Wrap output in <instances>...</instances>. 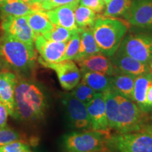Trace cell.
<instances>
[{"mask_svg": "<svg viewBox=\"0 0 152 152\" xmlns=\"http://www.w3.org/2000/svg\"><path fill=\"white\" fill-rule=\"evenodd\" d=\"M104 93L109 128L117 133L140 132L149 123V116L133 101L111 88Z\"/></svg>", "mask_w": 152, "mask_h": 152, "instance_id": "1", "label": "cell"}, {"mask_svg": "<svg viewBox=\"0 0 152 152\" xmlns=\"http://www.w3.org/2000/svg\"><path fill=\"white\" fill-rule=\"evenodd\" d=\"M17 76L14 118L30 123L40 122L45 118L49 107L45 89L31 77Z\"/></svg>", "mask_w": 152, "mask_h": 152, "instance_id": "2", "label": "cell"}, {"mask_svg": "<svg viewBox=\"0 0 152 152\" xmlns=\"http://www.w3.org/2000/svg\"><path fill=\"white\" fill-rule=\"evenodd\" d=\"M0 58L6 70L18 76L31 77L36 67L37 54L35 47L4 34L0 38Z\"/></svg>", "mask_w": 152, "mask_h": 152, "instance_id": "3", "label": "cell"}, {"mask_svg": "<svg viewBox=\"0 0 152 152\" xmlns=\"http://www.w3.org/2000/svg\"><path fill=\"white\" fill-rule=\"evenodd\" d=\"M128 21L118 18L98 16L92 30L101 52L111 58L118 49L128 31Z\"/></svg>", "mask_w": 152, "mask_h": 152, "instance_id": "4", "label": "cell"}, {"mask_svg": "<svg viewBox=\"0 0 152 152\" xmlns=\"http://www.w3.org/2000/svg\"><path fill=\"white\" fill-rule=\"evenodd\" d=\"M110 133L92 129L67 133L63 137L62 148L65 152H109L106 139Z\"/></svg>", "mask_w": 152, "mask_h": 152, "instance_id": "5", "label": "cell"}, {"mask_svg": "<svg viewBox=\"0 0 152 152\" xmlns=\"http://www.w3.org/2000/svg\"><path fill=\"white\" fill-rule=\"evenodd\" d=\"M106 147L109 152H152V135L145 131L111 132L106 137Z\"/></svg>", "mask_w": 152, "mask_h": 152, "instance_id": "6", "label": "cell"}, {"mask_svg": "<svg viewBox=\"0 0 152 152\" xmlns=\"http://www.w3.org/2000/svg\"><path fill=\"white\" fill-rule=\"evenodd\" d=\"M117 52L147 64L151 68L152 73L151 35L136 33L125 35Z\"/></svg>", "mask_w": 152, "mask_h": 152, "instance_id": "7", "label": "cell"}, {"mask_svg": "<svg viewBox=\"0 0 152 152\" xmlns=\"http://www.w3.org/2000/svg\"><path fill=\"white\" fill-rule=\"evenodd\" d=\"M61 102L66 117L72 128L77 130L92 129L86 104L75 98L71 92L63 94Z\"/></svg>", "mask_w": 152, "mask_h": 152, "instance_id": "8", "label": "cell"}, {"mask_svg": "<svg viewBox=\"0 0 152 152\" xmlns=\"http://www.w3.org/2000/svg\"><path fill=\"white\" fill-rule=\"evenodd\" d=\"M4 34L15 38L30 46L35 47L36 35L25 16L7 17L1 23Z\"/></svg>", "mask_w": 152, "mask_h": 152, "instance_id": "9", "label": "cell"}, {"mask_svg": "<svg viewBox=\"0 0 152 152\" xmlns=\"http://www.w3.org/2000/svg\"><path fill=\"white\" fill-rule=\"evenodd\" d=\"M45 67L56 72L61 86L66 91H71L81 80V71L79 66L73 60H65L49 64Z\"/></svg>", "mask_w": 152, "mask_h": 152, "instance_id": "10", "label": "cell"}, {"mask_svg": "<svg viewBox=\"0 0 152 152\" xmlns=\"http://www.w3.org/2000/svg\"><path fill=\"white\" fill-rule=\"evenodd\" d=\"M35 48L40 56L38 61L45 66L47 64L61 61L65 52L67 42H57L50 41L42 35H36Z\"/></svg>", "mask_w": 152, "mask_h": 152, "instance_id": "11", "label": "cell"}, {"mask_svg": "<svg viewBox=\"0 0 152 152\" xmlns=\"http://www.w3.org/2000/svg\"><path fill=\"white\" fill-rule=\"evenodd\" d=\"M86 106L92 130L106 132H111L106 115L104 93H96L94 98L88 102Z\"/></svg>", "mask_w": 152, "mask_h": 152, "instance_id": "12", "label": "cell"}, {"mask_svg": "<svg viewBox=\"0 0 152 152\" xmlns=\"http://www.w3.org/2000/svg\"><path fill=\"white\" fill-rule=\"evenodd\" d=\"M125 18L129 24L141 28H152V0H132Z\"/></svg>", "mask_w": 152, "mask_h": 152, "instance_id": "13", "label": "cell"}, {"mask_svg": "<svg viewBox=\"0 0 152 152\" xmlns=\"http://www.w3.org/2000/svg\"><path fill=\"white\" fill-rule=\"evenodd\" d=\"M75 61L80 68L81 72H95L109 76H113L117 72L111 58L103 53L84 57Z\"/></svg>", "mask_w": 152, "mask_h": 152, "instance_id": "14", "label": "cell"}, {"mask_svg": "<svg viewBox=\"0 0 152 152\" xmlns=\"http://www.w3.org/2000/svg\"><path fill=\"white\" fill-rule=\"evenodd\" d=\"M78 4L79 0L69 4L56 7L52 10L45 11V12L53 24L67 28L72 31H76L80 28L75 23L74 12Z\"/></svg>", "mask_w": 152, "mask_h": 152, "instance_id": "15", "label": "cell"}, {"mask_svg": "<svg viewBox=\"0 0 152 152\" xmlns=\"http://www.w3.org/2000/svg\"><path fill=\"white\" fill-rule=\"evenodd\" d=\"M18 76L14 72L5 70L0 73V101L6 106L9 115L14 118L15 88Z\"/></svg>", "mask_w": 152, "mask_h": 152, "instance_id": "16", "label": "cell"}, {"mask_svg": "<svg viewBox=\"0 0 152 152\" xmlns=\"http://www.w3.org/2000/svg\"><path fill=\"white\" fill-rule=\"evenodd\" d=\"M111 59L117 71L121 73L137 77L144 73L151 72V68L147 64L120 52H116Z\"/></svg>", "mask_w": 152, "mask_h": 152, "instance_id": "17", "label": "cell"}, {"mask_svg": "<svg viewBox=\"0 0 152 152\" xmlns=\"http://www.w3.org/2000/svg\"><path fill=\"white\" fill-rule=\"evenodd\" d=\"M35 10H41L37 4H30L21 0H5L0 5V17L2 20L9 16H26Z\"/></svg>", "mask_w": 152, "mask_h": 152, "instance_id": "18", "label": "cell"}, {"mask_svg": "<svg viewBox=\"0 0 152 152\" xmlns=\"http://www.w3.org/2000/svg\"><path fill=\"white\" fill-rule=\"evenodd\" d=\"M135 77L133 75L117 71L115 75L111 76V89L124 97L133 101Z\"/></svg>", "mask_w": 152, "mask_h": 152, "instance_id": "19", "label": "cell"}, {"mask_svg": "<svg viewBox=\"0 0 152 152\" xmlns=\"http://www.w3.org/2000/svg\"><path fill=\"white\" fill-rule=\"evenodd\" d=\"M151 82L152 73L151 72L137 76L134 80L133 101L144 112L146 108V95Z\"/></svg>", "mask_w": 152, "mask_h": 152, "instance_id": "20", "label": "cell"}, {"mask_svg": "<svg viewBox=\"0 0 152 152\" xmlns=\"http://www.w3.org/2000/svg\"><path fill=\"white\" fill-rule=\"evenodd\" d=\"M25 17L36 35H45L54 27L43 10L33 11Z\"/></svg>", "mask_w": 152, "mask_h": 152, "instance_id": "21", "label": "cell"}, {"mask_svg": "<svg viewBox=\"0 0 152 152\" xmlns=\"http://www.w3.org/2000/svg\"><path fill=\"white\" fill-rule=\"evenodd\" d=\"M81 83H85L96 92L104 93L111 88V76L91 71L81 72Z\"/></svg>", "mask_w": 152, "mask_h": 152, "instance_id": "22", "label": "cell"}, {"mask_svg": "<svg viewBox=\"0 0 152 152\" xmlns=\"http://www.w3.org/2000/svg\"><path fill=\"white\" fill-rule=\"evenodd\" d=\"M92 28L80 29V47L77 57L74 61L102 53L93 35Z\"/></svg>", "mask_w": 152, "mask_h": 152, "instance_id": "23", "label": "cell"}, {"mask_svg": "<svg viewBox=\"0 0 152 152\" xmlns=\"http://www.w3.org/2000/svg\"><path fill=\"white\" fill-rule=\"evenodd\" d=\"M99 15L90 9L80 4L77 5L74 12L75 23L80 29L92 28Z\"/></svg>", "mask_w": 152, "mask_h": 152, "instance_id": "24", "label": "cell"}, {"mask_svg": "<svg viewBox=\"0 0 152 152\" xmlns=\"http://www.w3.org/2000/svg\"><path fill=\"white\" fill-rule=\"evenodd\" d=\"M132 0H111L106 5L104 13L102 16L111 18L125 16L130 9Z\"/></svg>", "mask_w": 152, "mask_h": 152, "instance_id": "25", "label": "cell"}, {"mask_svg": "<svg viewBox=\"0 0 152 152\" xmlns=\"http://www.w3.org/2000/svg\"><path fill=\"white\" fill-rule=\"evenodd\" d=\"M80 42V28L79 30L75 31L73 33L71 39L67 42L65 52L61 59V61L65 60H75L78 54Z\"/></svg>", "mask_w": 152, "mask_h": 152, "instance_id": "26", "label": "cell"}, {"mask_svg": "<svg viewBox=\"0 0 152 152\" xmlns=\"http://www.w3.org/2000/svg\"><path fill=\"white\" fill-rule=\"evenodd\" d=\"M75 32V31H72L61 26L54 25V28L51 31L43 35V36L47 39L50 41L57 42H68Z\"/></svg>", "mask_w": 152, "mask_h": 152, "instance_id": "27", "label": "cell"}, {"mask_svg": "<svg viewBox=\"0 0 152 152\" xmlns=\"http://www.w3.org/2000/svg\"><path fill=\"white\" fill-rule=\"evenodd\" d=\"M16 141L26 142L25 137L20 134V133L17 130L7 125H5L2 128L0 129V147Z\"/></svg>", "mask_w": 152, "mask_h": 152, "instance_id": "28", "label": "cell"}, {"mask_svg": "<svg viewBox=\"0 0 152 152\" xmlns=\"http://www.w3.org/2000/svg\"><path fill=\"white\" fill-rule=\"evenodd\" d=\"M71 91V93L75 98L83 102L85 104L90 102L94 98L96 93H97L88 85L81 82Z\"/></svg>", "mask_w": 152, "mask_h": 152, "instance_id": "29", "label": "cell"}, {"mask_svg": "<svg viewBox=\"0 0 152 152\" xmlns=\"http://www.w3.org/2000/svg\"><path fill=\"white\" fill-rule=\"evenodd\" d=\"M0 152H33L27 142L16 141L0 147Z\"/></svg>", "mask_w": 152, "mask_h": 152, "instance_id": "30", "label": "cell"}, {"mask_svg": "<svg viewBox=\"0 0 152 152\" xmlns=\"http://www.w3.org/2000/svg\"><path fill=\"white\" fill-rule=\"evenodd\" d=\"M79 4L99 14H102L106 9V4L103 0H79Z\"/></svg>", "mask_w": 152, "mask_h": 152, "instance_id": "31", "label": "cell"}, {"mask_svg": "<svg viewBox=\"0 0 152 152\" xmlns=\"http://www.w3.org/2000/svg\"><path fill=\"white\" fill-rule=\"evenodd\" d=\"M76 1H78V0H46L40 4H39L41 10L49 11L56 8V7H61V6L69 4Z\"/></svg>", "mask_w": 152, "mask_h": 152, "instance_id": "32", "label": "cell"}, {"mask_svg": "<svg viewBox=\"0 0 152 152\" xmlns=\"http://www.w3.org/2000/svg\"><path fill=\"white\" fill-rule=\"evenodd\" d=\"M9 113L6 106L0 101V129L7 125Z\"/></svg>", "mask_w": 152, "mask_h": 152, "instance_id": "33", "label": "cell"}, {"mask_svg": "<svg viewBox=\"0 0 152 152\" xmlns=\"http://www.w3.org/2000/svg\"><path fill=\"white\" fill-rule=\"evenodd\" d=\"M145 112L147 113L152 112V82L148 88L147 95H146Z\"/></svg>", "mask_w": 152, "mask_h": 152, "instance_id": "34", "label": "cell"}, {"mask_svg": "<svg viewBox=\"0 0 152 152\" xmlns=\"http://www.w3.org/2000/svg\"><path fill=\"white\" fill-rule=\"evenodd\" d=\"M142 131H145V132H147L148 133H149L151 135H152V124H150V123H148L145 125V127H144V130Z\"/></svg>", "mask_w": 152, "mask_h": 152, "instance_id": "35", "label": "cell"}, {"mask_svg": "<svg viewBox=\"0 0 152 152\" xmlns=\"http://www.w3.org/2000/svg\"><path fill=\"white\" fill-rule=\"evenodd\" d=\"M5 67H4V65L2 61L1 60V58H0V73H1V72L5 71Z\"/></svg>", "mask_w": 152, "mask_h": 152, "instance_id": "36", "label": "cell"}, {"mask_svg": "<svg viewBox=\"0 0 152 152\" xmlns=\"http://www.w3.org/2000/svg\"><path fill=\"white\" fill-rule=\"evenodd\" d=\"M45 1H46V0H32L30 4H40Z\"/></svg>", "mask_w": 152, "mask_h": 152, "instance_id": "37", "label": "cell"}, {"mask_svg": "<svg viewBox=\"0 0 152 152\" xmlns=\"http://www.w3.org/2000/svg\"><path fill=\"white\" fill-rule=\"evenodd\" d=\"M103 1H104V2L106 4H106H108V3H109V1H111V0H103Z\"/></svg>", "mask_w": 152, "mask_h": 152, "instance_id": "38", "label": "cell"}, {"mask_svg": "<svg viewBox=\"0 0 152 152\" xmlns=\"http://www.w3.org/2000/svg\"><path fill=\"white\" fill-rule=\"evenodd\" d=\"M23 1H25V2H27V3H30V1H32V0H21Z\"/></svg>", "mask_w": 152, "mask_h": 152, "instance_id": "39", "label": "cell"}, {"mask_svg": "<svg viewBox=\"0 0 152 152\" xmlns=\"http://www.w3.org/2000/svg\"><path fill=\"white\" fill-rule=\"evenodd\" d=\"M4 1H5V0H0V5L2 4L4 2Z\"/></svg>", "mask_w": 152, "mask_h": 152, "instance_id": "40", "label": "cell"}, {"mask_svg": "<svg viewBox=\"0 0 152 152\" xmlns=\"http://www.w3.org/2000/svg\"><path fill=\"white\" fill-rule=\"evenodd\" d=\"M149 119H150V121H151V123H152V114L149 116Z\"/></svg>", "mask_w": 152, "mask_h": 152, "instance_id": "41", "label": "cell"}]
</instances>
